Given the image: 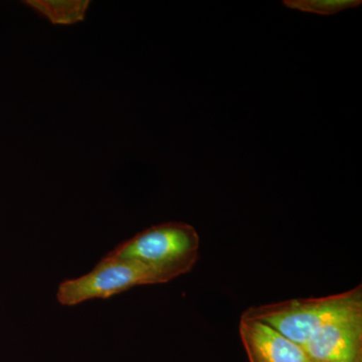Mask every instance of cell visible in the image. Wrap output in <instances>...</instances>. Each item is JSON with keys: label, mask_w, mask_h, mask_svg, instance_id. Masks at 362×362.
<instances>
[{"label": "cell", "mask_w": 362, "mask_h": 362, "mask_svg": "<svg viewBox=\"0 0 362 362\" xmlns=\"http://www.w3.org/2000/svg\"><path fill=\"white\" fill-rule=\"evenodd\" d=\"M310 362H333V361H311Z\"/></svg>", "instance_id": "obj_8"}, {"label": "cell", "mask_w": 362, "mask_h": 362, "mask_svg": "<svg viewBox=\"0 0 362 362\" xmlns=\"http://www.w3.org/2000/svg\"><path fill=\"white\" fill-rule=\"evenodd\" d=\"M361 0H284L283 4L290 9L321 14V16H332L341 13L346 9L356 8L361 6Z\"/></svg>", "instance_id": "obj_7"}, {"label": "cell", "mask_w": 362, "mask_h": 362, "mask_svg": "<svg viewBox=\"0 0 362 362\" xmlns=\"http://www.w3.org/2000/svg\"><path fill=\"white\" fill-rule=\"evenodd\" d=\"M239 331L250 362H310L300 345L266 324L240 319Z\"/></svg>", "instance_id": "obj_5"}, {"label": "cell", "mask_w": 362, "mask_h": 362, "mask_svg": "<svg viewBox=\"0 0 362 362\" xmlns=\"http://www.w3.org/2000/svg\"><path fill=\"white\" fill-rule=\"evenodd\" d=\"M25 4L54 25H74L84 21L90 1L28 0Z\"/></svg>", "instance_id": "obj_6"}, {"label": "cell", "mask_w": 362, "mask_h": 362, "mask_svg": "<svg viewBox=\"0 0 362 362\" xmlns=\"http://www.w3.org/2000/svg\"><path fill=\"white\" fill-rule=\"evenodd\" d=\"M359 307H362L361 285L330 296L252 306L240 319L266 324L302 347L325 324Z\"/></svg>", "instance_id": "obj_1"}, {"label": "cell", "mask_w": 362, "mask_h": 362, "mask_svg": "<svg viewBox=\"0 0 362 362\" xmlns=\"http://www.w3.org/2000/svg\"><path fill=\"white\" fill-rule=\"evenodd\" d=\"M175 279L139 262L104 257L89 273L61 283L57 299L63 306H76L89 300L108 299L137 286L164 284Z\"/></svg>", "instance_id": "obj_3"}, {"label": "cell", "mask_w": 362, "mask_h": 362, "mask_svg": "<svg viewBox=\"0 0 362 362\" xmlns=\"http://www.w3.org/2000/svg\"><path fill=\"white\" fill-rule=\"evenodd\" d=\"M106 258L144 264L178 278L189 273L199 259V235L180 221L151 226L125 240Z\"/></svg>", "instance_id": "obj_2"}, {"label": "cell", "mask_w": 362, "mask_h": 362, "mask_svg": "<svg viewBox=\"0 0 362 362\" xmlns=\"http://www.w3.org/2000/svg\"><path fill=\"white\" fill-rule=\"evenodd\" d=\"M302 349L311 361L362 362V307L325 324Z\"/></svg>", "instance_id": "obj_4"}]
</instances>
